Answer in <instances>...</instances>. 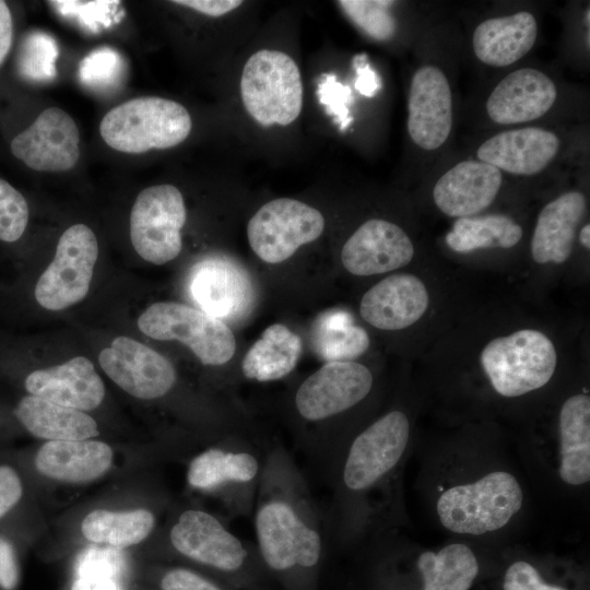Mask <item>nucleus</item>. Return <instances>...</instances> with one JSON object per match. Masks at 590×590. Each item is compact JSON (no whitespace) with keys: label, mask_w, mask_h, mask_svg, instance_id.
<instances>
[{"label":"nucleus","mask_w":590,"mask_h":590,"mask_svg":"<svg viewBox=\"0 0 590 590\" xmlns=\"http://www.w3.org/2000/svg\"><path fill=\"white\" fill-rule=\"evenodd\" d=\"M300 353V338L286 326L275 323L268 327L248 350L241 370L248 379L278 380L295 368Z\"/></svg>","instance_id":"29"},{"label":"nucleus","mask_w":590,"mask_h":590,"mask_svg":"<svg viewBox=\"0 0 590 590\" xmlns=\"http://www.w3.org/2000/svg\"><path fill=\"white\" fill-rule=\"evenodd\" d=\"M57 58L56 40L44 32H32L21 42L16 68L20 75L27 81L46 82L57 74Z\"/></svg>","instance_id":"34"},{"label":"nucleus","mask_w":590,"mask_h":590,"mask_svg":"<svg viewBox=\"0 0 590 590\" xmlns=\"http://www.w3.org/2000/svg\"><path fill=\"white\" fill-rule=\"evenodd\" d=\"M311 344L315 352L328 362H345L366 351L367 333L353 324L351 316L342 310L320 314L312 326Z\"/></svg>","instance_id":"33"},{"label":"nucleus","mask_w":590,"mask_h":590,"mask_svg":"<svg viewBox=\"0 0 590 590\" xmlns=\"http://www.w3.org/2000/svg\"><path fill=\"white\" fill-rule=\"evenodd\" d=\"M414 257L409 235L397 224L382 219L363 223L345 241L341 251L344 268L352 274L369 276L408 266Z\"/></svg>","instance_id":"17"},{"label":"nucleus","mask_w":590,"mask_h":590,"mask_svg":"<svg viewBox=\"0 0 590 590\" xmlns=\"http://www.w3.org/2000/svg\"><path fill=\"white\" fill-rule=\"evenodd\" d=\"M80 133L73 118L58 107H50L10 142L12 155L38 172L71 169L80 157Z\"/></svg>","instance_id":"14"},{"label":"nucleus","mask_w":590,"mask_h":590,"mask_svg":"<svg viewBox=\"0 0 590 590\" xmlns=\"http://www.w3.org/2000/svg\"><path fill=\"white\" fill-rule=\"evenodd\" d=\"M192 127L188 110L179 103L156 96L127 101L102 119L99 132L111 149L131 154L176 146Z\"/></svg>","instance_id":"3"},{"label":"nucleus","mask_w":590,"mask_h":590,"mask_svg":"<svg viewBox=\"0 0 590 590\" xmlns=\"http://www.w3.org/2000/svg\"><path fill=\"white\" fill-rule=\"evenodd\" d=\"M373 385V374L365 365L328 362L300 384L294 398L295 409L304 421L323 422L361 403Z\"/></svg>","instance_id":"12"},{"label":"nucleus","mask_w":590,"mask_h":590,"mask_svg":"<svg viewBox=\"0 0 590 590\" xmlns=\"http://www.w3.org/2000/svg\"><path fill=\"white\" fill-rule=\"evenodd\" d=\"M137 324L152 339L186 344L203 365H223L235 353L234 334L221 319L185 304L155 303L141 314Z\"/></svg>","instance_id":"8"},{"label":"nucleus","mask_w":590,"mask_h":590,"mask_svg":"<svg viewBox=\"0 0 590 590\" xmlns=\"http://www.w3.org/2000/svg\"><path fill=\"white\" fill-rule=\"evenodd\" d=\"M173 2L214 17L222 16L243 4V1L239 0H178Z\"/></svg>","instance_id":"45"},{"label":"nucleus","mask_w":590,"mask_h":590,"mask_svg":"<svg viewBox=\"0 0 590 590\" xmlns=\"http://www.w3.org/2000/svg\"><path fill=\"white\" fill-rule=\"evenodd\" d=\"M20 580V567L15 546L0 534V589L14 590Z\"/></svg>","instance_id":"43"},{"label":"nucleus","mask_w":590,"mask_h":590,"mask_svg":"<svg viewBox=\"0 0 590 590\" xmlns=\"http://www.w3.org/2000/svg\"><path fill=\"white\" fill-rule=\"evenodd\" d=\"M502 180L496 167L481 161H463L437 180L433 200L447 216H474L493 203Z\"/></svg>","instance_id":"20"},{"label":"nucleus","mask_w":590,"mask_h":590,"mask_svg":"<svg viewBox=\"0 0 590 590\" xmlns=\"http://www.w3.org/2000/svg\"><path fill=\"white\" fill-rule=\"evenodd\" d=\"M346 17L367 36L388 40L396 33V20L389 8L393 1L341 0L337 2Z\"/></svg>","instance_id":"35"},{"label":"nucleus","mask_w":590,"mask_h":590,"mask_svg":"<svg viewBox=\"0 0 590 590\" xmlns=\"http://www.w3.org/2000/svg\"><path fill=\"white\" fill-rule=\"evenodd\" d=\"M324 219L315 208L291 198L274 199L249 220L248 241L268 263H280L323 232Z\"/></svg>","instance_id":"11"},{"label":"nucleus","mask_w":590,"mask_h":590,"mask_svg":"<svg viewBox=\"0 0 590 590\" xmlns=\"http://www.w3.org/2000/svg\"><path fill=\"white\" fill-rule=\"evenodd\" d=\"M317 94L327 113L335 117L340 130H345L353 120L347 107L353 99L350 87L338 82L334 74H326L318 84Z\"/></svg>","instance_id":"38"},{"label":"nucleus","mask_w":590,"mask_h":590,"mask_svg":"<svg viewBox=\"0 0 590 590\" xmlns=\"http://www.w3.org/2000/svg\"><path fill=\"white\" fill-rule=\"evenodd\" d=\"M429 302V292L422 279L397 273L382 279L363 295L359 314L377 329L396 331L421 320Z\"/></svg>","instance_id":"18"},{"label":"nucleus","mask_w":590,"mask_h":590,"mask_svg":"<svg viewBox=\"0 0 590 590\" xmlns=\"http://www.w3.org/2000/svg\"><path fill=\"white\" fill-rule=\"evenodd\" d=\"M523 492L509 472L494 471L446 489L437 500L441 524L451 532L479 535L505 527L520 510Z\"/></svg>","instance_id":"5"},{"label":"nucleus","mask_w":590,"mask_h":590,"mask_svg":"<svg viewBox=\"0 0 590 590\" xmlns=\"http://www.w3.org/2000/svg\"><path fill=\"white\" fill-rule=\"evenodd\" d=\"M113 457L110 446L103 441L54 440L38 449L34 465L46 477L82 484L104 475L111 467Z\"/></svg>","instance_id":"25"},{"label":"nucleus","mask_w":590,"mask_h":590,"mask_svg":"<svg viewBox=\"0 0 590 590\" xmlns=\"http://www.w3.org/2000/svg\"><path fill=\"white\" fill-rule=\"evenodd\" d=\"M536 35L538 24L530 12L488 19L473 32V51L485 64L507 67L531 50Z\"/></svg>","instance_id":"26"},{"label":"nucleus","mask_w":590,"mask_h":590,"mask_svg":"<svg viewBox=\"0 0 590 590\" xmlns=\"http://www.w3.org/2000/svg\"><path fill=\"white\" fill-rule=\"evenodd\" d=\"M252 510L258 552L271 570L311 571L320 564L327 534L323 515L283 448L267 452Z\"/></svg>","instance_id":"1"},{"label":"nucleus","mask_w":590,"mask_h":590,"mask_svg":"<svg viewBox=\"0 0 590 590\" xmlns=\"http://www.w3.org/2000/svg\"><path fill=\"white\" fill-rule=\"evenodd\" d=\"M408 132L423 150L441 146L452 129V94L445 73L426 64L413 74L408 101Z\"/></svg>","instance_id":"16"},{"label":"nucleus","mask_w":590,"mask_h":590,"mask_svg":"<svg viewBox=\"0 0 590 590\" xmlns=\"http://www.w3.org/2000/svg\"><path fill=\"white\" fill-rule=\"evenodd\" d=\"M556 97V86L545 73L522 68L495 86L486 102V110L496 123H522L544 116Z\"/></svg>","instance_id":"22"},{"label":"nucleus","mask_w":590,"mask_h":590,"mask_svg":"<svg viewBox=\"0 0 590 590\" xmlns=\"http://www.w3.org/2000/svg\"><path fill=\"white\" fill-rule=\"evenodd\" d=\"M240 95L261 126L291 125L303 107V83L296 62L280 50L261 49L246 61Z\"/></svg>","instance_id":"7"},{"label":"nucleus","mask_w":590,"mask_h":590,"mask_svg":"<svg viewBox=\"0 0 590 590\" xmlns=\"http://www.w3.org/2000/svg\"><path fill=\"white\" fill-rule=\"evenodd\" d=\"M14 38V25L10 7L0 0V68L8 58Z\"/></svg>","instance_id":"46"},{"label":"nucleus","mask_w":590,"mask_h":590,"mask_svg":"<svg viewBox=\"0 0 590 590\" xmlns=\"http://www.w3.org/2000/svg\"><path fill=\"white\" fill-rule=\"evenodd\" d=\"M480 363L496 393L517 398L551 380L558 354L544 332L520 329L487 342L480 353Z\"/></svg>","instance_id":"4"},{"label":"nucleus","mask_w":590,"mask_h":590,"mask_svg":"<svg viewBox=\"0 0 590 590\" xmlns=\"http://www.w3.org/2000/svg\"><path fill=\"white\" fill-rule=\"evenodd\" d=\"M11 415L28 434L48 441L84 440L99 434L95 420L83 411L32 394L22 397Z\"/></svg>","instance_id":"27"},{"label":"nucleus","mask_w":590,"mask_h":590,"mask_svg":"<svg viewBox=\"0 0 590 590\" xmlns=\"http://www.w3.org/2000/svg\"><path fill=\"white\" fill-rule=\"evenodd\" d=\"M558 137L545 129L528 127L497 133L484 141L476 155L481 162L515 175H535L556 156Z\"/></svg>","instance_id":"23"},{"label":"nucleus","mask_w":590,"mask_h":590,"mask_svg":"<svg viewBox=\"0 0 590 590\" xmlns=\"http://www.w3.org/2000/svg\"><path fill=\"white\" fill-rule=\"evenodd\" d=\"M503 588L504 590H566L544 582L536 568L526 560H517L507 568Z\"/></svg>","instance_id":"39"},{"label":"nucleus","mask_w":590,"mask_h":590,"mask_svg":"<svg viewBox=\"0 0 590 590\" xmlns=\"http://www.w3.org/2000/svg\"><path fill=\"white\" fill-rule=\"evenodd\" d=\"M23 385L28 394L79 411L96 409L105 397L103 380L84 356L33 370L26 375Z\"/></svg>","instance_id":"19"},{"label":"nucleus","mask_w":590,"mask_h":590,"mask_svg":"<svg viewBox=\"0 0 590 590\" xmlns=\"http://www.w3.org/2000/svg\"><path fill=\"white\" fill-rule=\"evenodd\" d=\"M56 8L67 15H76L80 21H83L90 27H94L95 24L106 22L108 20V13L110 8L115 7L117 1H51Z\"/></svg>","instance_id":"41"},{"label":"nucleus","mask_w":590,"mask_h":590,"mask_svg":"<svg viewBox=\"0 0 590 590\" xmlns=\"http://www.w3.org/2000/svg\"><path fill=\"white\" fill-rule=\"evenodd\" d=\"M353 66L357 74L356 90L364 96L373 97L380 88V82L376 72L370 69L367 56L365 54L354 56Z\"/></svg>","instance_id":"44"},{"label":"nucleus","mask_w":590,"mask_h":590,"mask_svg":"<svg viewBox=\"0 0 590 590\" xmlns=\"http://www.w3.org/2000/svg\"><path fill=\"white\" fill-rule=\"evenodd\" d=\"M122 70L119 54L105 47L92 51L81 61L79 75L85 85L105 88L117 83Z\"/></svg>","instance_id":"37"},{"label":"nucleus","mask_w":590,"mask_h":590,"mask_svg":"<svg viewBox=\"0 0 590 590\" xmlns=\"http://www.w3.org/2000/svg\"><path fill=\"white\" fill-rule=\"evenodd\" d=\"M28 217L30 209L24 196L0 178V241H17L27 227Z\"/></svg>","instance_id":"36"},{"label":"nucleus","mask_w":590,"mask_h":590,"mask_svg":"<svg viewBox=\"0 0 590 590\" xmlns=\"http://www.w3.org/2000/svg\"><path fill=\"white\" fill-rule=\"evenodd\" d=\"M98 361L115 384L138 399L162 398L176 382V371L166 357L128 337L115 338Z\"/></svg>","instance_id":"15"},{"label":"nucleus","mask_w":590,"mask_h":590,"mask_svg":"<svg viewBox=\"0 0 590 590\" xmlns=\"http://www.w3.org/2000/svg\"><path fill=\"white\" fill-rule=\"evenodd\" d=\"M410 432L408 415L392 410L352 440L338 464L333 509L365 495L396 469L408 447Z\"/></svg>","instance_id":"2"},{"label":"nucleus","mask_w":590,"mask_h":590,"mask_svg":"<svg viewBox=\"0 0 590 590\" xmlns=\"http://www.w3.org/2000/svg\"><path fill=\"white\" fill-rule=\"evenodd\" d=\"M585 17H586L585 21L587 23V26L589 27V25H590V19H589L590 17V10H589V8L586 11Z\"/></svg>","instance_id":"49"},{"label":"nucleus","mask_w":590,"mask_h":590,"mask_svg":"<svg viewBox=\"0 0 590 590\" xmlns=\"http://www.w3.org/2000/svg\"><path fill=\"white\" fill-rule=\"evenodd\" d=\"M560 479L569 485H583L590 480V397L570 396L558 416Z\"/></svg>","instance_id":"28"},{"label":"nucleus","mask_w":590,"mask_h":590,"mask_svg":"<svg viewBox=\"0 0 590 590\" xmlns=\"http://www.w3.org/2000/svg\"><path fill=\"white\" fill-rule=\"evenodd\" d=\"M163 590H223L203 576L186 569L168 570L161 580Z\"/></svg>","instance_id":"42"},{"label":"nucleus","mask_w":590,"mask_h":590,"mask_svg":"<svg viewBox=\"0 0 590 590\" xmlns=\"http://www.w3.org/2000/svg\"><path fill=\"white\" fill-rule=\"evenodd\" d=\"M423 590H469L479 574L473 551L463 543H450L438 552L427 551L417 558Z\"/></svg>","instance_id":"31"},{"label":"nucleus","mask_w":590,"mask_h":590,"mask_svg":"<svg viewBox=\"0 0 590 590\" xmlns=\"http://www.w3.org/2000/svg\"><path fill=\"white\" fill-rule=\"evenodd\" d=\"M169 542L180 555L226 574L243 569L250 559L244 541L202 509L181 511L169 530Z\"/></svg>","instance_id":"13"},{"label":"nucleus","mask_w":590,"mask_h":590,"mask_svg":"<svg viewBox=\"0 0 590 590\" xmlns=\"http://www.w3.org/2000/svg\"><path fill=\"white\" fill-rule=\"evenodd\" d=\"M188 287L202 311L221 320L243 314L251 302L248 276L224 258H206L196 263Z\"/></svg>","instance_id":"21"},{"label":"nucleus","mask_w":590,"mask_h":590,"mask_svg":"<svg viewBox=\"0 0 590 590\" xmlns=\"http://www.w3.org/2000/svg\"><path fill=\"white\" fill-rule=\"evenodd\" d=\"M155 527V516L145 508L113 511L95 509L82 521L83 536L94 543L127 547L144 541Z\"/></svg>","instance_id":"32"},{"label":"nucleus","mask_w":590,"mask_h":590,"mask_svg":"<svg viewBox=\"0 0 590 590\" xmlns=\"http://www.w3.org/2000/svg\"><path fill=\"white\" fill-rule=\"evenodd\" d=\"M267 452L236 442L209 447L190 460L187 482L194 489L220 496L232 517L248 516Z\"/></svg>","instance_id":"6"},{"label":"nucleus","mask_w":590,"mask_h":590,"mask_svg":"<svg viewBox=\"0 0 590 590\" xmlns=\"http://www.w3.org/2000/svg\"><path fill=\"white\" fill-rule=\"evenodd\" d=\"M24 483L17 470L9 463H0V523L21 504Z\"/></svg>","instance_id":"40"},{"label":"nucleus","mask_w":590,"mask_h":590,"mask_svg":"<svg viewBox=\"0 0 590 590\" xmlns=\"http://www.w3.org/2000/svg\"><path fill=\"white\" fill-rule=\"evenodd\" d=\"M522 227L505 214L459 217L445 237L446 245L459 253L479 249L515 247L522 238Z\"/></svg>","instance_id":"30"},{"label":"nucleus","mask_w":590,"mask_h":590,"mask_svg":"<svg viewBox=\"0 0 590 590\" xmlns=\"http://www.w3.org/2000/svg\"><path fill=\"white\" fill-rule=\"evenodd\" d=\"M579 241L586 248H590V224H585L579 232Z\"/></svg>","instance_id":"48"},{"label":"nucleus","mask_w":590,"mask_h":590,"mask_svg":"<svg viewBox=\"0 0 590 590\" xmlns=\"http://www.w3.org/2000/svg\"><path fill=\"white\" fill-rule=\"evenodd\" d=\"M91 590H122L114 577H107L96 582Z\"/></svg>","instance_id":"47"},{"label":"nucleus","mask_w":590,"mask_h":590,"mask_svg":"<svg viewBox=\"0 0 590 590\" xmlns=\"http://www.w3.org/2000/svg\"><path fill=\"white\" fill-rule=\"evenodd\" d=\"M98 257V243L93 231L74 224L59 238L56 253L39 275L35 299L45 309L61 310L82 300L88 290Z\"/></svg>","instance_id":"10"},{"label":"nucleus","mask_w":590,"mask_h":590,"mask_svg":"<svg viewBox=\"0 0 590 590\" xmlns=\"http://www.w3.org/2000/svg\"><path fill=\"white\" fill-rule=\"evenodd\" d=\"M586 211V197L576 190L565 192L544 205L538 215L530 244L533 261L538 264L566 262Z\"/></svg>","instance_id":"24"},{"label":"nucleus","mask_w":590,"mask_h":590,"mask_svg":"<svg viewBox=\"0 0 590 590\" xmlns=\"http://www.w3.org/2000/svg\"><path fill=\"white\" fill-rule=\"evenodd\" d=\"M187 212L181 192L173 185L145 188L137 197L130 215V238L144 260L164 264L181 250L180 231Z\"/></svg>","instance_id":"9"}]
</instances>
